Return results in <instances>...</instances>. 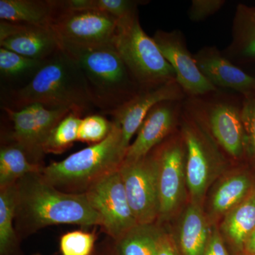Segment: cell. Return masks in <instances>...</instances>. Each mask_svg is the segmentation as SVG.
<instances>
[{"label": "cell", "mask_w": 255, "mask_h": 255, "mask_svg": "<svg viewBox=\"0 0 255 255\" xmlns=\"http://www.w3.org/2000/svg\"><path fill=\"white\" fill-rule=\"evenodd\" d=\"M161 233L152 224H137L116 241L119 255H157Z\"/></svg>", "instance_id": "obj_24"}, {"label": "cell", "mask_w": 255, "mask_h": 255, "mask_svg": "<svg viewBox=\"0 0 255 255\" xmlns=\"http://www.w3.org/2000/svg\"><path fill=\"white\" fill-rule=\"evenodd\" d=\"M100 255H119V254L117 251H116L115 248L114 250H107V251L104 252V253H102Z\"/></svg>", "instance_id": "obj_36"}, {"label": "cell", "mask_w": 255, "mask_h": 255, "mask_svg": "<svg viewBox=\"0 0 255 255\" xmlns=\"http://www.w3.org/2000/svg\"><path fill=\"white\" fill-rule=\"evenodd\" d=\"M152 38L173 68L176 80L187 97H202L219 91L199 70L182 31L157 30Z\"/></svg>", "instance_id": "obj_12"}, {"label": "cell", "mask_w": 255, "mask_h": 255, "mask_svg": "<svg viewBox=\"0 0 255 255\" xmlns=\"http://www.w3.org/2000/svg\"><path fill=\"white\" fill-rule=\"evenodd\" d=\"M151 152L159 166V216H168L179 205L184 187L187 150L182 132Z\"/></svg>", "instance_id": "obj_13"}, {"label": "cell", "mask_w": 255, "mask_h": 255, "mask_svg": "<svg viewBox=\"0 0 255 255\" xmlns=\"http://www.w3.org/2000/svg\"><path fill=\"white\" fill-rule=\"evenodd\" d=\"M95 236L92 233L74 231L60 238L62 255H92L95 247Z\"/></svg>", "instance_id": "obj_30"}, {"label": "cell", "mask_w": 255, "mask_h": 255, "mask_svg": "<svg viewBox=\"0 0 255 255\" xmlns=\"http://www.w3.org/2000/svg\"><path fill=\"white\" fill-rule=\"evenodd\" d=\"M8 100L3 107L14 110L39 104L83 114L94 107L81 68L63 49L46 60L26 86L10 90Z\"/></svg>", "instance_id": "obj_2"}, {"label": "cell", "mask_w": 255, "mask_h": 255, "mask_svg": "<svg viewBox=\"0 0 255 255\" xmlns=\"http://www.w3.org/2000/svg\"><path fill=\"white\" fill-rule=\"evenodd\" d=\"M126 153L122 129L114 121L112 130L105 140L63 160L53 162L43 168L41 174L45 180L59 190L85 192L96 181L120 168Z\"/></svg>", "instance_id": "obj_4"}, {"label": "cell", "mask_w": 255, "mask_h": 255, "mask_svg": "<svg viewBox=\"0 0 255 255\" xmlns=\"http://www.w3.org/2000/svg\"><path fill=\"white\" fill-rule=\"evenodd\" d=\"M247 251L252 255H255V228L247 239L246 244Z\"/></svg>", "instance_id": "obj_35"}, {"label": "cell", "mask_w": 255, "mask_h": 255, "mask_svg": "<svg viewBox=\"0 0 255 255\" xmlns=\"http://www.w3.org/2000/svg\"><path fill=\"white\" fill-rule=\"evenodd\" d=\"M60 7V0H0V19L50 27Z\"/></svg>", "instance_id": "obj_18"}, {"label": "cell", "mask_w": 255, "mask_h": 255, "mask_svg": "<svg viewBox=\"0 0 255 255\" xmlns=\"http://www.w3.org/2000/svg\"><path fill=\"white\" fill-rule=\"evenodd\" d=\"M226 3L225 0H192L188 16L190 21L200 22L218 12Z\"/></svg>", "instance_id": "obj_31"}, {"label": "cell", "mask_w": 255, "mask_h": 255, "mask_svg": "<svg viewBox=\"0 0 255 255\" xmlns=\"http://www.w3.org/2000/svg\"><path fill=\"white\" fill-rule=\"evenodd\" d=\"M63 50L81 68L92 105L102 113L118 110L141 91L114 46Z\"/></svg>", "instance_id": "obj_3"}, {"label": "cell", "mask_w": 255, "mask_h": 255, "mask_svg": "<svg viewBox=\"0 0 255 255\" xmlns=\"http://www.w3.org/2000/svg\"><path fill=\"white\" fill-rule=\"evenodd\" d=\"M16 186V216L27 231L58 224L102 226L85 193L61 191L45 180L41 173L27 174Z\"/></svg>", "instance_id": "obj_1"}, {"label": "cell", "mask_w": 255, "mask_h": 255, "mask_svg": "<svg viewBox=\"0 0 255 255\" xmlns=\"http://www.w3.org/2000/svg\"><path fill=\"white\" fill-rule=\"evenodd\" d=\"M3 110L13 124L14 143L24 150L35 163L45 153L43 145L53 128L72 112L69 109H50L39 104L14 110L3 107Z\"/></svg>", "instance_id": "obj_11"}, {"label": "cell", "mask_w": 255, "mask_h": 255, "mask_svg": "<svg viewBox=\"0 0 255 255\" xmlns=\"http://www.w3.org/2000/svg\"><path fill=\"white\" fill-rule=\"evenodd\" d=\"M113 44L140 90L177 80L153 38L142 29L138 11L119 19Z\"/></svg>", "instance_id": "obj_5"}, {"label": "cell", "mask_w": 255, "mask_h": 255, "mask_svg": "<svg viewBox=\"0 0 255 255\" xmlns=\"http://www.w3.org/2000/svg\"><path fill=\"white\" fill-rule=\"evenodd\" d=\"M184 101H164L151 109L139 128L135 140L127 149L123 162L143 158L172 134L181 121Z\"/></svg>", "instance_id": "obj_14"}, {"label": "cell", "mask_w": 255, "mask_h": 255, "mask_svg": "<svg viewBox=\"0 0 255 255\" xmlns=\"http://www.w3.org/2000/svg\"><path fill=\"white\" fill-rule=\"evenodd\" d=\"M182 134L187 150L186 181L191 195L199 200L207 189L211 173L222 161L219 147L205 128L183 105Z\"/></svg>", "instance_id": "obj_8"}, {"label": "cell", "mask_w": 255, "mask_h": 255, "mask_svg": "<svg viewBox=\"0 0 255 255\" xmlns=\"http://www.w3.org/2000/svg\"><path fill=\"white\" fill-rule=\"evenodd\" d=\"M85 193L100 216L101 226L115 241L138 224L129 205L119 169L96 181Z\"/></svg>", "instance_id": "obj_9"}, {"label": "cell", "mask_w": 255, "mask_h": 255, "mask_svg": "<svg viewBox=\"0 0 255 255\" xmlns=\"http://www.w3.org/2000/svg\"><path fill=\"white\" fill-rule=\"evenodd\" d=\"M204 255H230L219 233L214 232L210 236Z\"/></svg>", "instance_id": "obj_33"}, {"label": "cell", "mask_w": 255, "mask_h": 255, "mask_svg": "<svg viewBox=\"0 0 255 255\" xmlns=\"http://www.w3.org/2000/svg\"><path fill=\"white\" fill-rule=\"evenodd\" d=\"M82 116V114L72 111L60 121L43 145L45 153H61L78 140Z\"/></svg>", "instance_id": "obj_27"}, {"label": "cell", "mask_w": 255, "mask_h": 255, "mask_svg": "<svg viewBox=\"0 0 255 255\" xmlns=\"http://www.w3.org/2000/svg\"><path fill=\"white\" fill-rule=\"evenodd\" d=\"M255 228V189L228 215L223 229L231 242L238 248L246 244Z\"/></svg>", "instance_id": "obj_22"}, {"label": "cell", "mask_w": 255, "mask_h": 255, "mask_svg": "<svg viewBox=\"0 0 255 255\" xmlns=\"http://www.w3.org/2000/svg\"><path fill=\"white\" fill-rule=\"evenodd\" d=\"M45 61L27 58L11 50L0 48L1 80L11 85H18L16 90L22 88L31 81Z\"/></svg>", "instance_id": "obj_23"}, {"label": "cell", "mask_w": 255, "mask_h": 255, "mask_svg": "<svg viewBox=\"0 0 255 255\" xmlns=\"http://www.w3.org/2000/svg\"><path fill=\"white\" fill-rule=\"evenodd\" d=\"M60 10L51 26L62 48L95 49L114 47L118 18L92 10L67 8L60 0Z\"/></svg>", "instance_id": "obj_7"}, {"label": "cell", "mask_w": 255, "mask_h": 255, "mask_svg": "<svg viewBox=\"0 0 255 255\" xmlns=\"http://www.w3.org/2000/svg\"><path fill=\"white\" fill-rule=\"evenodd\" d=\"M233 39L223 54L231 62L255 60V8L239 4L233 18Z\"/></svg>", "instance_id": "obj_19"}, {"label": "cell", "mask_w": 255, "mask_h": 255, "mask_svg": "<svg viewBox=\"0 0 255 255\" xmlns=\"http://www.w3.org/2000/svg\"><path fill=\"white\" fill-rule=\"evenodd\" d=\"M17 190L16 183L0 191V253L8 255L16 243L13 220L16 216Z\"/></svg>", "instance_id": "obj_25"}, {"label": "cell", "mask_w": 255, "mask_h": 255, "mask_svg": "<svg viewBox=\"0 0 255 255\" xmlns=\"http://www.w3.org/2000/svg\"><path fill=\"white\" fill-rule=\"evenodd\" d=\"M113 122L101 115L87 116L82 119L78 130V140L96 144L108 136Z\"/></svg>", "instance_id": "obj_29"}, {"label": "cell", "mask_w": 255, "mask_h": 255, "mask_svg": "<svg viewBox=\"0 0 255 255\" xmlns=\"http://www.w3.org/2000/svg\"><path fill=\"white\" fill-rule=\"evenodd\" d=\"M67 8L75 10H92L112 15L118 19L137 11L139 5L146 1L135 0H63Z\"/></svg>", "instance_id": "obj_28"}, {"label": "cell", "mask_w": 255, "mask_h": 255, "mask_svg": "<svg viewBox=\"0 0 255 255\" xmlns=\"http://www.w3.org/2000/svg\"><path fill=\"white\" fill-rule=\"evenodd\" d=\"M185 93L177 80L141 90L133 98L110 115L120 125L124 147L127 151L132 136L137 133L146 116L154 106L164 101H184Z\"/></svg>", "instance_id": "obj_16"}, {"label": "cell", "mask_w": 255, "mask_h": 255, "mask_svg": "<svg viewBox=\"0 0 255 255\" xmlns=\"http://www.w3.org/2000/svg\"><path fill=\"white\" fill-rule=\"evenodd\" d=\"M210 236L206 220L196 204L184 213L181 224L179 243L183 255H204Z\"/></svg>", "instance_id": "obj_20"}, {"label": "cell", "mask_w": 255, "mask_h": 255, "mask_svg": "<svg viewBox=\"0 0 255 255\" xmlns=\"http://www.w3.org/2000/svg\"><path fill=\"white\" fill-rule=\"evenodd\" d=\"M184 108L203 126L214 142L234 159L245 152L246 134L242 120V106L232 97L219 91L202 96L187 97Z\"/></svg>", "instance_id": "obj_6"}, {"label": "cell", "mask_w": 255, "mask_h": 255, "mask_svg": "<svg viewBox=\"0 0 255 255\" xmlns=\"http://www.w3.org/2000/svg\"><path fill=\"white\" fill-rule=\"evenodd\" d=\"M157 255H179L173 242L167 236L161 234Z\"/></svg>", "instance_id": "obj_34"}, {"label": "cell", "mask_w": 255, "mask_h": 255, "mask_svg": "<svg viewBox=\"0 0 255 255\" xmlns=\"http://www.w3.org/2000/svg\"><path fill=\"white\" fill-rule=\"evenodd\" d=\"M43 167L33 163L21 147L13 144L0 150V189L15 184L21 178L31 173H41Z\"/></svg>", "instance_id": "obj_21"}, {"label": "cell", "mask_w": 255, "mask_h": 255, "mask_svg": "<svg viewBox=\"0 0 255 255\" xmlns=\"http://www.w3.org/2000/svg\"><path fill=\"white\" fill-rule=\"evenodd\" d=\"M128 201L138 224H152L159 215V166L152 152L120 168Z\"/></svg>", "instance_id": "obj_10"}, {"label": "cell", "mask_w": 255, "mask_h": 255, "mask_svg": "<svg viewBox=\"0 0 255 255\" xmlns=\"http://www.w3.org/2000/svg\"><path fill=\"white\" fill-rule=\"evenodd\" d=\"M194 57L201 73L218 89H230L244 96L255 93V78L236 66L216 46L204 47Z\"/></svg>", "instance_id": "obj_17"}, {"label": "cell", "mask_w": 255, "mask_h": 255, "mask_svg": "<svg viewBox=\"0 0 255 255\" xmlns=\"http://www.w3.org/2000/svg\"><path fill=\"white\" fill-rule=\"evenodd\" d=\"M0 46L27 58L41 61L63 49L51 27L0 21Z\"/></svg>", "instance_id": "obj_15"}, {"label": "cell", "mask_w": 255, "mask_h": 255, "mask_svg": "<svg viewBox=\"0 0 255 255\" xmlns=\"http://www.w3.org/2000/svg\"><path fill=\"white\" fill-rule=\"evenodd\" d=\"M251 188V182L246 176L235 175L221 183L215 191L212 209L218 214L227 212L241 203Z\"/></svg>", "instance_id": "obj_26"}, {"label": "cell", "mask_w": 255, "mask_h": 255, "mask_svg": "<svg viewBox=\"0 0 255 255\" xmlns=\"http://www.w3.org/2000/svg\"><path fill=\"white\" fill-rule=\"evenodd\" d=\"M245 96L242 105V120L246 131V138L251 145L253 153L255 156V96Z\"/></svg>", "instance_id": "obj_32"}]
</instances>
